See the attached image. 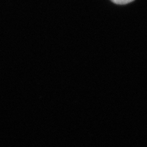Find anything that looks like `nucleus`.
Segmentation results:
<instances>
[{
  "mask_svg": "<svg viewBox=\"0 0 147 147\" xmlns=\"http://www.w3.org/2000/svg\"><path fill=\"white\" fill-rule=\"evenodd\" d=\"M111 1L115 4H119V5H124V4H126L134 1V0H111Z\"/></svg>",
  "mask_w": 147,
  "mask_h": 147,
  "instance_id": "obj_1",
  "label": "nucleus"
}]
</instances>
